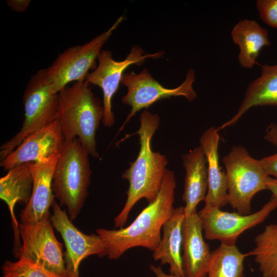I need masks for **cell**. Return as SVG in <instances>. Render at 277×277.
I'll use <instances>...</instances> for the list:
<instances>
[{
    "instance_id": "cell-27",
    "label": "cell",
    "mask_w": 277,
    "mask_h": 277,
    "mask_svg": "<svg viewBox=\"0 0 277 277\" xmlns=\"http://www.w3.org/2000/svg\"><path fill=\"white\" fill-rule=\"evenodd\" d=\"M264 138L277 147V124L271 123L268 126Z\"/></svg>"
},
{
    "instance_id": "cell-11",
    "label": "cell",
    "mask_w": 277,
    "mask_h": 277,
    "mask_svg": "<svg viewBox=\"0 0 277 277\" xmlns=\"http://www.w3.org/2000/svg\"><path fill=\"white\" fill-rule=\"evenodd\" d=\"M277 208V196L273 195L259 211L247 215L224 211L218 208H206L198 212L203 230L208 240L221 244L235 245L238 238L245 231L264 222Z\"/></svg>"
},
{
    "instance_id": "cell-16",
    "label": "cell",
    "mask_w": 277,
    "mask_h": 277,
    "mask_svg": "<svg viewBox=\"0 0 277 277\" xmlns=\"http://www.w3.org/2000/svg\"><path fill=\"white\" fill-rule=\"evenodd\" d=\"M30 163H27L8 170L0 179V198L7 204L11 216L14 233L13 253L21 246L19 226L14 213L16 203L26 205L31 197L33 178Z\"/></svg>"
},
{
    "instance_id": "cell-10",
    "label": "cell",
    "mask_w": 277,
    "mask_h": 277,
    "mask_svg": "<svg viewBox=\"0 0 277 277\" xmlns=\"http://www.w3.org/2000/svg\"><path fill=\"white\" fill-rule=\"evenodd\" d=\"M161 51L154 53H145L139 46H134L125 59L116 61L112 57L109 50H102L98 58V64L91 72H89L85 81L89 84L100 87L103 92L104 125L112 127L115 117L112 110V98L118 90L126 69L132 65H141L147 59L159 58L163 55Z\"/></svg>"
},
{
    "instance_id": "cell-3",
    "label": "cell",
    "mask_w": 277,
    "mask_h": 277,
    "mask_svg": "<svg viewBox=\"0 0 277 277\" xmlns=\"http://www.w3.org/2000/svg\"><path fill=\"white\" fill-rule=\"evenodd\" d=\"M90 85L85 81L75 82L58 92L57 120L65 140L78 138L89 154L98 159L95 134L104 109Z\"/></svg>"
},
{
    "instance_id": "cell-5",
    "label": "cell",
    "mask_w": 277,
    "mask_h": 277,
    "mask_svg": "<svg viewBox=\"0 0 277 277\" xmlns=\"http://www.w3.org/2000/svg\"><path fill=\"white\" fill-rule=\"evenodd\" d=\"M23 102L24 120L20 130L0 148L2 160L26 137L57 119L58 93L49 80L46 68L32 75L25 88Z\"/></svg>"
},
{
    "instance_id": "cell-17",
    "label": "cell",
    "mask_w": 277,
    "mask_h": 277,
    "mask_svg": "<svg viewBox=\"0 0 277 277\" xmlns=\"http://www.w3.org/2000/svg\"><path fill=\"white\" fill-rule=\"evenodd\" d=\"M219 131L214 127L206 130L200 138V146L208 164V190L204 207L221 208L228 203L227 183L226 173L219 164Z\"/></svg>"
},
{
    "instance_id": "cell-30",
    "label": "cell",
    "mask_w": 277,
    "mask_h": 277,
    "mask_svg": "<svg viewBox=\"0 0 277 277\" xmlns=\"http://www.w3.org/2000/svg\"><path fill=\"white\" fill-rule=\"evenodd\" d=\"M266 184L267 189L270 190L273 195L277 196V180L269 176Z\"/></svg>"
},
{
    "instance_id": "cell-13",
    "label": "cell",
    "mask_w": 277,
    "mask_h": 277,
    "mask_svg": "<svg viewBox=\"0 0 277 277\" xmlns=\"http://www.w3.org/2000/svg\"><path fill=\"white\" fill-rule=\"evenodd\" d=\"M65 139L57 120L26 137L1 161V167L9 170L27 163L37 162L58 156Z\"/></svg>"
},
{
    "instance_id": "cell-21",
    "label": "cell",
    "mask_w": 277,
    "mask_h": 277,
    "mask_svg": "<svg viewBox=\"0 0 277 277\" xmlns=\"http://www.w3.org/2000/svg\"><path fill=\"white\" fill-rule=\"evenodd\" d=\"M231 35L233 43L240 47L239 62L245 68L259 65L256 60L261 50L271 45L268 30L253 19L240 21L233 28Z\"/></svg>"
},
{
    "instance_id": "cell-4",
    "label": "cell",
    "mask_w": 277,
    "mask_h": 277,
    "mask_svg": "<svg viewBox=\"0 0 277 277\" xmlns=\"http://www.w3.org/2000/svg\"><path fill=\"white\" fill-rule=\"evenodd\" d=\"M89 155L78 138L65 140L54 168L52 191L60 206L66 207L71 221L80 214L88 196L91 174Z\"/></svg>"
},
{
    "instance_id": "cell-6",
    "label": "cell",
    "mask_w": 277,
    "mask_h": 277,
    "mask_svg": "<svg viewBox=\"0 0 277 277\" xmlns=\"http://www.w3.org/2000/svg\"><path fill=\"white\" fill-rule=\"evenodd\" d=\"M222 161L226 168L228 203L239 213L250 214L252 198L267 189L269 176L260 160L250 156L243 146H234Z\"/></svg>"
},
{
    "instance_id": "cell-7",
    "label": "cell",
    "mask_w": 277,
    "mask_h": 277,
    "mask_svg": "<svg viewBox=\"0 0 277 277\" xmlns=\"http://www.w3.org/2000/svg\"><path fill=\"white\" fill-rule=\"evenodd\" d=\"M118 17L106 31L88 42L69 47L60 53L46 68L47 75L58 93L71 82L85 81L89 71L96 67V60L102 48L124 19Z\"/></svg>"
},
{
    "instance_id": "cell-14",
    "label": "cell",
    "mask_w": 277,
    "mask_h": 277,
    "mask_svg": "<svg viewBox=\"0 0 277 277\" xmlns=\"http://www.w3.org/2000/svg\"><path fill=\"white\" fill-rule=\"evenodd\" d=\"M58 156L30 163L33 178L31 197L20 213L21 223L49 219V209L54 201L52 184Z\"/></svg>"
},
{
    "instance_id": "cell-25",
    "label": "cell",
    "mask_w": 277,
    "mask_h": 277,
    "mask_svg": "<svg viewBox=\"0 0 277 277\" xmlns=\"http://www.w3.org/2000/svg\"><path fill=\"white\" fill-rule=\"evenodd\" d=\"M256 7L264 23L277 28V0H258Z\"/></svg>"
},
{
    "instance_id": "cell-23",
    "label": "cell",
    "mask_w": 277,
    "mask_h": 277,
    "mask_svg": "<svg viewBox=\"0 0 277 277\" xmlns=\"http://www.w3.org/2000/svg\"><path fill=\"white\" fill-rule=\"evenodd\" d=\"M246 256L235 245L221 244L211 252L206 277H245L244 261Z\"/></svg>"
},
{
    "instance_id": "cell-18",
    "label": "cell",
    "mask_w": 277,
    "mask_h": 277,
    "mask_svg": "<svg viewBox=\"0 0 277 277\" xmlns=\"http://www.w3.org/2000/svg\"><path fill=\"white\" fill-rule=\"evenodd\" d=\"M185 217L184 207L174 208L163 225V236L152 254L154 260L169 265L170 274L182 276H185L182 253Z\"/></svg>"
},
{
    "instance_id": "cell-29",
    "label": "cell",
    "mask_w": 277,
    "mask_h": 277,
    "mask_svg": "<svg viewBox=\"0 0 277 277\" xmlns=\"http://www.w3.org/2000/svg\"><path fill=\"white\" fill-rule=\"evenodd\" d=\"M150 269L155 274L156 277H186L185 276H179L171 274H167L163 271L161 266L151 265L150 266Z\"/></svg>"
},
{
    "instance_id": "cell-15",
    "label": "cell",
    "mask_w": 277,
    "mask_h": 277,
    "mask_svg": "<svg viewBox=\"0 0 277 277\" xmlns=\"http://www.w3.org/2000/svg\"><path fill=\"white\" fill-rule=\"evenodd\" d=\"M201 219L196 211L185 215L182 262L186 277H206L211 252L203 236Z\"/></svg>"
},
{
    "instance_id": "cell-24",
    "label": "cell",
    "mask_w": 277,
    "mask_h": 277,
    "mask_svg": "<svg viewBox=\"0 0 277 277\" xmlns=\"http://www.w3.org/2000/svg\"><path fill=\"white\" fill-rule=\"evenodd\" d=\"M2 277H61L37 264L23 259L15 262L5 261L2 266Z\"/></svg>"
},
{
    "instance_id": "cell-2",
    "label": "cell",
    "mask_w": 277,
    "mask_h": 277,
    "mask_svg": "<svg viewBox=\"0 0 277 277\" xmlns=\"http://www.w3.org/2000/svg\"><path fill=\"white\" fill-rule=\"evenodd\" d=\"M140 122V128L134 134L139 136L140 149L136 160L129 163V168L122 175L128 181L129 188L125 205L114 220L115 228H123L132 208L141 199L149 203L155 200L167 170L166 156L153 151L151 147L152 136L160 126L159 116L144 110Z\"/></svg>"
},
{
    "instance_id": "cell-8",
    "label": "cell",
    "mask_w": 277,
    "mask_h": 277,
    "mask_svg": "<svg viewBox=\"0 0 277 277\" xmlns=\"http://www.w3.org/2000/svg\"><path fill=\"white\" fill-rule=\"evenodd\" d=\"M53 227L50 219L21 223L19 230L22 244L14 255L61 277H68L63 244L57 240Z\"/></svg>"
},
{
    "instance_id": "cell-20",
    "label": "cell",
    "mask_w": 277,
    "mask_h": 277,
    "mask_svg": "<svg viewBox=\"0 0 277 277\" xmlns=\"http://www.w3.org/2000/svg\"><path fill=\"white\" fill-rule=\"evenodd\" d=\"M261 75L249 84L236 113L217 129L222 130L235 124L251 108L277 106V64L261 66Z\"/></svg>"
},
{
    "instance_id": "cell-12",
    "label": "cell",
    "mask_w": 277,
    "mask_h": 277,
    "mask_svg": "<svg viewBox=\"0 0 277 277\" xmlns=\"http://www.w3.org/2000/svg\"><path fill=\"white\" fill-rule=\"evenodd\" d=\"M52 207L53 214L50 220L65 243L64 258L68 277H78V267L84 259L92 255L106 256L105 243L98 234L88 235L79 230L70 220L66 210H62L55 200Z\"/></svg>"
},
{
    "instance_id": "cell-9",
    "label": "cell",
    "mask_w": 277,
    "mask_h": 277,
    "mask_svg": "<svg viewBox=\"0 0 277 277\" xmlns=\"http://www.w3.org/2000/svg\"><path fill=\"white\" fill-rule=\"evenodd\" d=\"M194 81V71L192 69L187 71L184 81L174 88L163 86L153 78L146 68L138 74L132 71L125 73L121 84L127 87V92L122 98V102L131 107V110L119 132L138 111L148 109L162 99L181 96L189 101H193L196 97L193 88Z\"/></svg>"
},
{
    "instance_id": "cell-22",
    "label": "cell",
    "mask_w": 277,
    "mask_h": 277,
    "mask_svg": "<svg viewBox=\"0 0 277 277\" xmlns=\"http://www.w3.org/2000/svg\"><path fill=\"white\" fill-rule=\"evenodd\" d=\"M254 243L247 256H254L263 277H277V224L266 226Z\"/></svg>"
},
{
    "instance_id": "cell-19",
    "label": "cell",
    "mask_w": 277,
    "mask_h": 277,
    "mask_svg": "<svg viewBox=\"0 0 277 277\" xmlns=\"http://www.w3.org/2000/svg\"><path fill=\"white\" fill-rule=\"evenodd\" d=\"M185 169L183 200L185 215L196 211L198 204L204 200L208 190L207 161L200 146L182 156Z\"/></svg>"
},
{
    "instance_id": "cell-1",
    "label": "cell",
    "mask_w": 277,
    "mask_h": 277,
    "mask_svg": "<svg viewBox=\"0 0 277 277\" xmlns=\"http://www.w3.org/2000/svg\"><path fill=\"white\" fill-rule=\"evenodd\" d=\"M175 188L174 172L167 169L156 198L142 210L130 225L118 229H97L96 234L105 243L106 256L117 259L128 249L136 247L154 251L161 240V229L174 209Z\"/></svg>"
},
{
    "instance_id": "cell-26",
    "label": "cell",
    "mask_w": 277,
    "mask_h": 277,
    "mask_svg": "<svg viewBox=\"0 0 277 277\" xmlns=\"http://www.w3.org/2000/svg\"><path fill=\"white\" fill-rule=\"evenodd\" d=\"M268 176H272L277 180V153L260 160Z\"/></svg>"
},
{
    "instance_id": "cell-28",
    "label": "cell",
    "mask_w": 277,
    "mask_h": 277,
    "mask_svg": "<svg viewBox=\"0 0 277 277\" xmlns=\"http://www.w3.org/2000/svg\"><path fill=\"white\" fill-rule=\"evenodd\" d=\"M30 1L26 0H12L7 1L8 6L11 10L17 12L25 11L28 8Z\"/></svg>"
}]
</instances>
